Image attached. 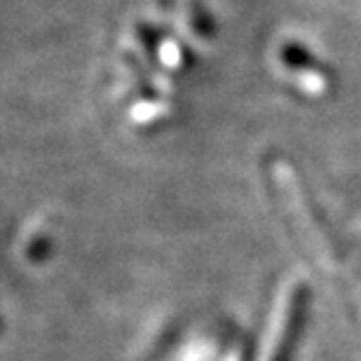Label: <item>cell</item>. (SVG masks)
<instances>
[{
  "mask_svg": "<svg viewBox=\"0 0 361 361\" xmlns=\"http://www.w3.org/2000/svg\"><path fill=\"white\" fill-rule=\"evenodd\" d=\"M305 307H307V288L295 286L291 298H288V305L284 310V319H281L277 338H274L272 348L268 352V359H263V361H288V357H291V352H293L295 338L300 334L302 319H305Z\"/></svg>",
  "mask_w": 361,
  "mask_h": 361,
  "instance_id": "obj_1",
  "label": "cell"
}]
</instances>
